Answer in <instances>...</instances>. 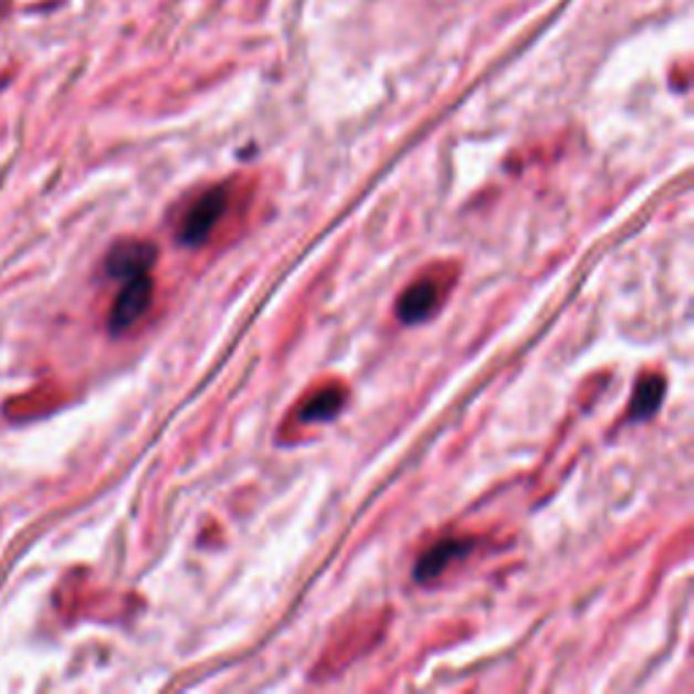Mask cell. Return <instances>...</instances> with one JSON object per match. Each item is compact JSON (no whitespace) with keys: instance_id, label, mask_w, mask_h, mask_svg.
<instances>
[{"instance_id":"6da1fadb","label":"cell","mask_w":694,"mask_h":694,"mask_svg":"<svg viewBox=\"0 0 694 694\" xmlns=\"http://www.w3.org/2000/svg\"><path fill=\"white\" fill-rule=\"evenodd\" d=\"M229 209V190L225 188H209L207 193H201L199 199L190 203L188 214L182 218L179 225V242L182 244H201L203 239L212 233L214 225L220 223V218Z\"/></svg>"},{"instance_id":"7a4b0ae2","label":"cell","mask_w":694,"mask_h":694,"mask_svg":"<svg viewBox=\"0 0 694 694\" xmlns=\"http://www.w3.org/2000/svg\"><path fill=\"white\" fill-rule=\"evenodd\" d=\"M149 302H153V277L149 274H139L123 283V291L117 293L115 307L109 315L112 334H123L134 326L141 315L147 313Z\"/></svg>"},{"instance_id":"3957f363","label":"cell","mask_w":694,"mask_h":694,"mask_svg":"<svg viewBox=\"0 0 694 694\" xmlns=\"http://www.w3.org/2000/svg\"><path fill=\"white\" fill-rule=\"evenodd\" d=\"M158 259V248L153 242H141V239H125L117 242L106 255V274L112 280H130L139 274H149Z\"/></svg>"},{"instance_id":"277c9868","label":"cell","mask_w":694,"mask_h":694,"mask_svg":"<svg viewBox=\"0 0 694 694\" xmlns=\"http://www.w3.org/2000/svg\"><path fill=\"white\" fill-rule=\"evenodd\" d=\"M472 548H475V540H470V537H451V540L434 543V546L429 548L421 559H418L416 580L427 583V580L440 578L442 572L453 565V561L464 559Z\"/></svg>"},{"instance_id":"5b68a950","label":"cell","mask_w":694,"mask_h":694,"mask_svg":"<svg viewBox=\"0 0 694 694\" xmlns=\"http://www.w3.org/2000/svg\"><path fill=\"white\" fill-rule=\"evenodd\" d=\"M440 296H442L440 283H437L434 277L418 280V283H412L410 288L402 293V298H399L397 307L399 318L410 323V326L429 320L434 315V309L440 307Z\"/></svg>"},{"instance_id":"8992f818","label":"cell","mask_w":694,"mask_h":694,"mask_svg":"<svg viewBox=\"0 0 694 694\" xmlns=\"http://www.w3.org/2000/svg\"><path fill=\"white\" fill-rule=\"evenodd\" d=\"M345 404V393L339 388H326V391H318L315 397L307 399V404L302 407L298 418L304 423H318V421H332Z\"/></svg>"},{"instance_id":"52a82bcc","label":"cell","mask_w":694,"mask_h":694,"mask_svg":"<svg viewBox=\"0 0 694 694\" xmlns=\"http://www.w3.org/2000/svg\"><path fill=\"white\" fill-rule=\"evenodd\" d=\"M662 397H665V380L656 375L645 377L640 380L638 391H635V402L630 407V418L632 421H643V418H651L656 412V407L662 404Z\"/></svg>"}]
</instances>
